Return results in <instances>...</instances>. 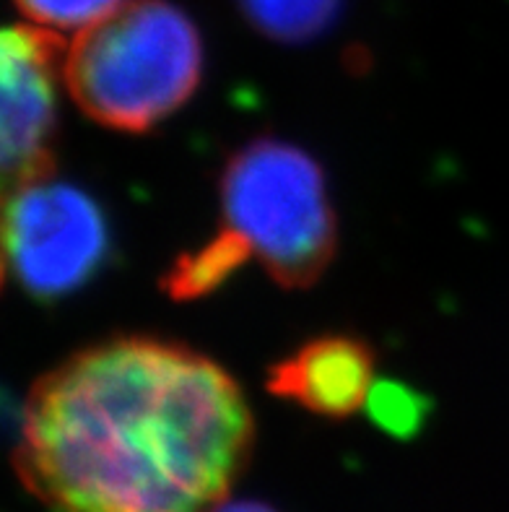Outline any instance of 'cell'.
Here are the masks:
<instances>
[{
  "instance_id": "6da1fadb",
  "label": "cell",
  "mask_w": 509,
  "mask_h": 512,
  "mask_svg": "<svg viewBox=\"0 0 509 512\" xmlns=\"http://www.w3.org/2000/svg\"><path fill=\"white\" fill-rule=\"evenodd\" d=\"M250 448L252 414L219 364L136 336L78 351L34 385L16 466L60 512H208Z\"/></svg>"
},
{
  "instance_id": "7a4b0ae2",
  "label": "cell",
  "mask_w": 509,
  "mask_h": 512,
  "mask_svg": "<svg viewBox=\"0 0 509 512\" xmlns=\"http://www.w3.org/2000/svg\"><path fill=\"white\" fill-rule=\"evenodd\" d=\"M203 71L195 24L167 0H128L81 29L63 78L91 120L143 133L190 99Z\"/></svg>"
},
{
  "instance_id": "3957f363",
  "label": "cell",
  "mask_w": 509,
  "mask_h": 512,
  "mask_svg": "<svg viewBox=\"0 0 509 512\" xmlns=\"http://www.w3.org/2000/svg\"><path fill=\"white\" fill-rule=\"evenodd\" d=\"M226 227L286 289L312 286L336 253V216L312 156L273 138L247 143L221 177Z\"/></svg>"
},
{
  "instance_id": "277c9868",
  "label": "cell",
  "mask_w": 509,
  "mask_h": 512,
  "mask_svg": "<svg viewBox=\"0 0 509 512\" xmlns=\"http://www.w3.org/2000/svg\"><path fill=\"white\" fill-rule=\"evenodd\" d=\"M3 242L8 273L34 297L52 299L97 273L107 227L84 190L47 175L8 190Z\"/></svg>"
},
{
  "instance_id": "5b68a950",
  "label": "cell",
  "mask_w": 509,
  "mask_h": 512,
  "mask_svg": "<svg viewBox=\"0 0 509 512\" xmlns=\"http://www.w3.org/2000/svg\"><path fill=\"white\" fill-rule=\"evenodd\" d=\"M63 39L39 24L3 34V175L6 188L52 175L55 86L63 76Z\"/></svg>"
},
{
  "instance_id": "8992f818",
  "label": "cell",
  "mask_w": 509,
  "mask_h": 512,
  "mask_svg": "<svg viewBox=\"0 0 509 512\" xmlns=\"http://www.w3.org/2000/svg\"><path fill=\"white\" fill-rule=\"evenodd\" d=\"M374 357L364 341L351 336L315 338L278 362L268 377L273 396L297 401L325 416H348L372 393Z\"/></svg>"
},
{
  "instance_id": "52a82bcc",
  "label": "cell",
  "mask_w": 509,
  "mask_h": 512,
  "mask_svg": "<svg viewBox=\"0 0 509 512\" xmlns=\"http://www.w3.org/2000/svg\"><path fill=\"white\" fill-rule=\"evenodd\" d=\"M252 255L245 237L234 229L224 227L208 245L195 253L182 255L169 268L164 289L172 299H195L213 292L216 286L224 284L234 271Z\"/></svg>"
},
{
  "instance_id": "ba28073f",
  "label": "cell",
  "mask_w": 509,
  "mask_h": 512,
  "mask_svg": "<svg viewBox=\"0 0 509 512\" xmlns=\"http://www.w3.org/2000/svg\"><path fill=\"white\" fill-rule=\"evenodd\" d=\"M239 6L265 37L304 42L333 24L341 0H239Z\"/></svg>"
},
{
  "instance_id": "9c48e42d",
  "label": "cell",
  "mask_w": 509,
  "mask_h": 512,
  "mask_svg": "<svg viewBox=\"0 0 509 512\" xmlns=\"http://www.w3.org/2000/svg\"><path fill=\"white\" fill-rule=\"evenodd\" d=\"M367 406L374 422L398 437H411L413 432H419L424 416L429 414L424 398L400 383L372 385Z\"/></svg>"
},
{
  "instance_id": "30bf717a",
  "label": "cell",
  "mask_w": 509,
  "mask_h": 512,
  "mask_svg": "<svg viewBox=\"0 0 509 512\" xmlns=\"http://www.w3.org/2000/svg\"><path fill=\"white\" fill-rule=\"evenodd\" d=\"M26 19L47 29H86L123 0H13Z\"/></svg>"
},
{
  "instance_id": "8fae6325",
  "label": "cell",
  "mask_w": 509,
  "mask_h": 512,
  "mask_svg": "<svg viewBox=\"0 0 509 512\" xmlns=\"http://www.w3.org/2000/svg\"><path fill=\"white\" fill-rule=\"evenodd\" d=\"M208 512H276L273 507L260 505V502H219Z\"/></svg>"
}]
</instances>
